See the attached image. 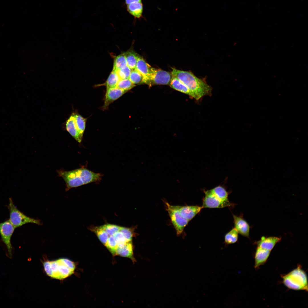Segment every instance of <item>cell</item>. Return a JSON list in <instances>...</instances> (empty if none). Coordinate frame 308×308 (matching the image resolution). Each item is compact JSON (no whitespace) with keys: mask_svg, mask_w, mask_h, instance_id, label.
I'll list each match as a JSON object with an SVG mask.
<instances>
[{"mask_svg":"<svg viewBox=\"0 0 308 308\" xmlns=\"http://www.w3.org/2000/svg\"><path fill=\"white\" fill-rule=\"evenodd\" d=\"M171 73L172 76L178 79L187 87L196 100L211 95L212 88L204 80L197 77L192 73L173 68Z\"/></svg>","mask_w":308,"mask_h":308,"instance_id":"obj_1","label":"cell"},{"mask_svg":"<svg viewBox=\"0 0 308 308\" xmlns=\"http://www.w3.org/2000/svg\"><path fill=\"white\" fill-rule=\"evenodd\" d=\"M59 175L65 181L66 190L100 180V173L93 172L86 168H80L70 171H58Z\"/></svg>","mask_w":308,"mask_h":308,"instance_id":"obj_2","label":"cell"},{"mask_svg":"<svg viewBox=\"0 0 308 308\" xmlns=\"http://www.w3.org/2000/svg\"><path fill=\"white\" fill-rule=\"evenodd\" d=\"M43 268L46 274L51 277L62 280L70 276L76 268L75 263L70 259L62 258L43 262Z\"/></svg>","mask_w":308,"mask_h":308,"instance_id":"obj_3","label":"cell"},{"mask_svg":"<svg viewBox=\"0 0 308 308\" xmlns=\"http://www.w3.org/2000/svg\"><path fill=\"white\" fill-rule=\"evenodd\" d=\"M283 281L284 285L290 289L307 291V275L299 266L283 276Z\"/></svg>","mask_w":308,"mask_h":308,"instance_id":"obj_4","label":"cell"},{"mask_svg":"<svg viewBox=\"0 0 308 308\" xmlns=\"http://www.w3.org/2000/svg\"><path fill=\"white\" fill-rule=\"evenodd\" d=\"M7 208L9 212V220L16 228L29 223L42 224L40 220L28 216L20 211L15 205L11 198H9Z\"/></svg>","mask_w":308,"mask_h":308,"instance_id":"obj_5","label":"cell"},{"mask_svg":"<svg viewBox=\"0 0 308 308\" xmlns=\"http://www.w3.org/2000/svg\"><path fill=\"white\" fill-rule=\"evenodd\" d=\"M167 210L171 218L177 235L182 233L185 226L189 222L183 218L178 210V206L172 205L165 202Z\"/></svg>","mask_w":308,"mask_h":308,"instance_id":"obj_6","label":"cell"},{"mask_svg":"<svg viewBox=\"0 0 308 308\" xmlns=\"http://www.w3.org/2000/svg\"><path fill=\"white\" fill-rule=\"evenodd\" d=\"M172 77L171 73L152 67L150 76L145 84L149 86L169 84Z\"/></svg>","mask_w":308,"mask_h":308,"instance_id":"obj_7","label":"cell"},{"mask_svg":"<svg viewBox=\"0 0 308 308\" xmlns=\"http://www.w3.org/2000/svg\"><path fill=\"white\" fill-rule=\"evenodd\" d=\"M15 228L9 220L0 223V235L1 240L10 254H12L13 249L11 239Z\"/></svg>","mask_w":308,"mask_h":308,"instance_id":"obj_8","label":"cell"},{"mask_svg":"<svg viewBox=\"0 0 308 308\" xmlns=\"http://www.w3.org/2000/svg\"><path fill=\"white\" fill-rule=\"evenodd\" d=\"M205 196L203 199L202 207L210 208H222L232 206L229 200L224 201L217 198L209 191L204 192Z\"/></svg>","mask_w":308,"mask_h":308,"instance_id":"obj_9","label":"cell"},{"mask_svg":"<svg viewBox=\"0 0 308 308\" xmlns=\"http://www.w3.org/2000/svg\"><path fill=\"white\" fill-rule=\"evenodd\" d=\"M127 91L122 90L117 87L106 89L104 102L102 107V110L108 109L109 105L117 99Z\"/></svg>","mask_w":308,"mask_h":308,"instance_id":"obj_10","label":"cell"},{"mask_svg":"<svg viewBox=\"0 0 308 308\" xmlns=\"http://www.w3.org/2000/svg\"><path fill=\"white\" fill-rule=\"evenodd\" d=\"M179 212L181 216L189 222L199 212L202 207L198 206H178Z\"/></svg>","mask_w":308,"mask_h":308,"instance_id":"obj_11","label":"cell"},{"mask_svg":"<svg viewBox=\"0 0 308 308\" xmlns=\"http://www.w3.org/2000/svg\"><path fill=\"white\" fill-rule=\"evenodd\" d=\"M66 128L70 134L78 142L80 143L82 137L78 131L75 119V113L73 112L66 121Z\"/></svg>","mask_w":308,"mask_h":308,"instance_id":"obj_12","label":"cell"},{"mask_svg":"<svg viewBox=\"0 0 308 308\" xmlns=\"http://www.w3.org/2000/svg\"><path fill=\"white\" fill-rule=\"evenodd\" d=\"M234 228L238 233L244 236H249L250 226L248 222L242 217L233 215Z\"/></svg>","mask_w":308,"mask_h":308,"instance_id":"obj_13","label":"cell"},{"mask_svg":"<svg viewBox=\"0 0 308 308\" xmlns=\"http://www.w3.org/2000/svg\"><path fill=\"white\" fill-rule=\"evenodd\" d=\"M152 67L141 57L139 56L135 69L140 72L144 78L146 84L150 76Z\"/></svg>","mask_w":308,"mask_h":308,"instance_id":"obj_14","label":"cell"},{"mask_svg":"<svg viewBox=\"0 0 308 308\" xmlns=\"http://www.w3.org/2000/svg\"><path fill=\"white\" fill-rule=\"evenodd\" d=\"M281 240V238L278 237L262 236L257 242V247L271 251L276 244Z\"/></svg>","mask_w":308,"mask_h":308,"instance_id":"obj_15","label":"cell"},{"mask_svg":"<svg viewBox=\"0 0 308 308\" xmlns=\"http://www.w3.org/2000/svg\"><path fill=\"white\" fill-rule=\"evenodd\" d=\"M270 251L258 247L255 255L254 267L256 268L265 263L270 255Z\"/></svg>","mask_w":308,"mask_h":308,"instance_id":"obj_16","label":"cell"},{"mask_svg":"<svg viewBox=\"0 0 308 308\" xmlns=\"http://www.w3.org/2000/svg\"><path fill=\"white\" fill-rule=\"evenodd\" d=\"M116 255L129 258L133 261H135L133 256L132 241L127 242L122 245L118 246L116 250Z\"/></svg>","mask_w":308,"mask_h":308,"instance_id":"obj_17","label":"cell"},{"mask_svg":"<svg viewBox=\"0 0 308 308\" xmlns=\"http://www.w3.org/2000/svg\"><path fill=\"white\" fill-rule=\"evenodd\" d=\"M127 12L135 19H140L142 17L143 7L142 2H136L127 5Z\"/></svg>","mask_w":308,"mask_h":308,"instance_id":"obj_18","label":"cell"},{"mask_svg":"<svg viewBox=\"0 0 308 308\" xmlns=\"http://www.w3.org/2000/svg\"><path fill=\"white\" fill-rule=\"evenodd\" d=\"M169 85L173 88L194 98L193 94L187 87L177 78L172 76Z\"/></svg>","mask_w":308,"mask_h":308,"instance_id":"obj_19","label":"cell"},{"mask_svg":"<svg viewBox=\"0 0 308 308\" xmlns=\"http://www.w3.org/2000/svg\"><path fill=\"white\" fill-rule=\"evenodd\" d=\"M127 66L132 70L135 69L139 55L132 50L124 53Z\"/></svg>","mask_w":308,"mask_h":308,"instance_id":"obj_20","label":"cell"},{"mask_svg":"<svg viewBox=\"0 0 308 308\" xmlns=\"http://www.w3.org/2000/svg\"><path fill=\"white\" fill-rule=\"evenodd\" d=\"M120 79L116 71L112 70L106 82L102 85L105 86L106 89L116 87Z\"/></svg>","mask_w":308,"mask_h":308,"instance_id":"obj_21","label":"cell"},{"mask_svg":"<svg viewBox=\"0 0 308 308\" xmlns=\"http://www.w3.org/2000/svg\"><path fill=\"white\" fill-rule=\"evenodd\" d=\"M209 191L220 200L224 201L229 200L228 198V193L223 187L218 186Z\"/></svg>","mask_w":308,"mask_h":308,"instance_id":"obj_22","label":"cell"},{"mask_svg":"<svg viewBox=\"0 0 308 308\" xmlns=\"http://www.w3.org/2000/svg\"><path fill=\"white\" fill-rule=\"evenodd\" d=\"M74 113L75 121L78 131L81 136L83 137L87 119L76 112H74Z\"/></svg>","mask_w":308,"mask_h":308,"instance_id":"obj_23","label":"cell"},{"mask_svg":"<svg viewBox=\"0 0 308 308\" xmlns=\"http://www.w3.org/2000/svg\"><path fill=\"white\" fill-rule=\"evenodd\" d=\"M126 66V61L124 53H123L115 58L112 70L116 71Z\"/></svg>","mask_w":308,"mask_h":308,"instance_id":"obj_24","label":"cell"},{"mask_svg":"<svg viewBox=\"0 0 308 308\" xmlns=\"http://www.w3.org/2000/svg\"><path fill=\"white\" fill-rule=\"evenodd\" d=\"M129 78L135 85L144 84V76L135 69L132 70Z\"/></svg>","mask_w":308,"mask_h":308,"instance_id":"obj_25","label":"cell"},{"mask_svg":"<svg viewBox=\"0 0 308 308\" xmlns=\"http://www.w3.org/2000/svg\"><path fill=\"white\" fill-rule=\"evenodd\" d=\"M92 230L96 234L100 241L105 245L109 237L107 233L101 226L94 228Z\"/></svg>","mask_w":308,"mask_h":308,"instance_id":"obj_26","label":"cell"},{"mask_svg":"<svg viewBox=\"0 0 308 308\" xmlns=\"http://www.w3.org/2000/svg\"><path fill=\"white\" fill-rule=\"evenodd\" d=\"M238 232L234 228L227 233L225 236V242L227 244H231L236 242L238 240Z\"/></svg>","mask_w":308,"mask_h":308,"instance_id":"obj_27","label":"cell"},{"mask_svg":"<svg viewBox=\"0 0 308 308\" xmlns=\"http://www.w3.org/2000/svg\"><path fill=\"white\" fill-rule=\"evenodd\" d=\"M135 86L128 78L120 79L116 87L123 90L128 91Z\"/></svg>","mask_w":308,"mask_h":308,"instance_id":"obj_28","label":"cell"},{"mask_svg":"<svg viewBox=\"0 0 308 308\" xmlns=\"http://www.w3.org/2000/svg\"><path fill=\"white\" fill-rule=\"evenodd\" d=\"M105 246L114 255H116V250L118 247L116 239L113 236H110Z\"/></svg>","mask_w":308,"mask_h":308,"instance_id":"obj_29","label":"cell"},{"mask_svg":"<svg viewBox=\"0 0 308 308\" xmlns=\"http://www.w3.org/2000/svg\"><path fill=\"white\" fill-rule=\"evenodd\" d=\"M107 233L109 236H112L120 231L121 227L117 225L107 224L101 226Z\"/></svg>","mask_w":308,"mask_h":308,"instance_id":"obj_30","label":"cell"},{"mask_svg":"<svg viewBox=\"0 0 308 308\" xmlns=\"http://www.w3.org/2000/svg\"><path fill=\"white\" fill-rule=\"evenodd\" d=\"M132 69L127 66L116 71L120 79L128 78Z\"/></svg>","mask_w":308,"mask_h":308,"instance_id":"obj_31","label":"cell"},{"mask_svg":"<svg viewBox=\"0 0 308 308\" xmlns=\"http://www.w3.org/2000/svg\"><path fill=\"white\" fill-rule=\"evenodd\" d=\"M132 228L121 227L119 231L124 235L127 242L131 241L134 234Z\"/></svg>","mask_w":308,"mask_h":308,"instance_id":"obj_32","label":"cell"},{"mask_svg":"<svg viewBox=\"0 0 308 308\" xmlns=\"http://www.w3.org/2000/svg\"><path fill=\"white\" fill-rule=\"evenodd\" d=\"M113 236L116 240L118 246L122 245L127 242L123 234L120 231L116 233Z\"/></svg>","mask_w":308,"mask_h":308,"instance_id":"obj_33","label":"cell"},{"mask_svg":"<svg viewBox=\"0 0 308 308\" xmlns=\"http://www.w3.org/2000/svg\"><path fill=\"white\" fill-rule=\"evenodd\" d=\"M139 2H142L141 0H125V3L127 5L132 3Z\"/></svg>","mask_w":308,"mask_h":308,"instance_id":"obj_34","label":"cell"}]
</instances>
